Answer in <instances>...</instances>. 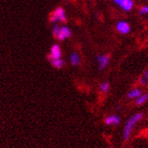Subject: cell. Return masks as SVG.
I'll list each match as a JSON object with an SVG mask.
<instances>
[{"instance_id":"obj_1","label":"cell","mask_w":148,"mask_h":148,"mask_svg":"<svg viewBox=\"0 0 148 148\" xmlns=\"http://www.w3.org/2000/svg\"><path fill=\"white\" fill-rule=\"evenodd\" d=\"M143 118V114L142 113H138V114H136L132 115L129 120L128 122L126 123L125 124V127H124V131H123V138L125 140H127L130 135L131 133V130L133 129V127L136 125V123L138 122H139V121Z\"/></svg>"},{"instance_id":"obj_2","label":"cell","mask_w":148,"mask_h":148,"mask_svg":"<svg viewBox=\"0 0 148 148\" xmlns=\"http://www.w3.org/2000/svg\"><path fill=\"white\" fill-rule=\"evenodd\" d=\"M66 20V12L62 7H58L52 12V13L50 16V21L51 22H57V21H61L65 22Z\"/></svg>"},{"instance_id":"obj_3","label":"cell","mask_w":148,"mask_h":148,"mask_svg":"<svg viewBox=\"0 0 148 148\" xmlns=\"http://www.w3.org/2000/svg\"><path fill=\"white\" fill-rule=\"evenodd\" d=\"M71 34H72V32H71V30L69 27L63 26V27H60L59 33L56 36V37L59 41H63V40H65V39L69 38L71 36Z\"/></svg>"},{"instance_id":"obj_4","label":"cell","mask_w":148,"mask_h":148,"mask_svg":"<svg viewBox=\"0 0 148 148\" xmlns=\"http://www.w3.org/2000/svg\"><path fill=\"white\" fill-rule=\"evenodd\" d=\"M109 56L108 55H106V54H103V55H98L97 56V62H98V68H99V70H103L105 69L107 65L109 64Z\"/></svg>"},{"instance_id":"obj_5","label":"cell","mask_w":148,"mask_h":148,"mask_svg":"<svg viewBox=\"0 0 148 148\" xmlns=\"http://www.w3.org/2000/svg\"><path fill=\"white\" fill-rule=\"evenodd\" d=\"M116 29L121 34L126 35V34L130 33V24L127 21H120L116 24Z\"/></svg>"},{"instance_id":"obj_6","label":"cell","mask_w":148,"mask_h":148,"mask_svg":"<svg viewBox=\"0 0 148 148\" xmlns=\"http://www.w3.org/2000/svg\"><path fill=\"white\" fill-rule=\"evenodd\" d=\"M61 49L60 45H53L51 47V53H50V60H54V59H60L61 58Z\"/></svg>"},{"instance_id":"obj_7","label":"cell","mask_w":148,"mask_h":148,"mask_svg":"<svg viewBox=\"0 0 148 148\" xmlns=\"http://www.w3.org/2000/svg\"><path fill=\"white\" fill-rule=\"evenodd\" d=\"M105 123L106 125H117L120 123V118L116 115H111L107 116L106 118Z\"/></svg>"},{"instance_id":"obj_8","label":"cell","mask_w":148,"mask_h":148,"mask_svg":"<svg viewBox=\"0 0 148 148\" xmlns=\"http://www.w3.org/2000/svg\"><path fill=\"white\" fill-rule=\"evenodd\" d=\"M120 6L123 10L128 12V11H130L133 8L134 2L132 1V0H123V1L120 4Z\"/></svg>"},{"instance_id":"obj_9","label":"cell","mask_w":148,"mask_h":148,"mask_svg":"<svg viewBox=\"0 0 148 148\" xmlns=\"http://www.w3.org/2000/svg\"><path fill=\"white\" fill-rule=\"evenodd\" d=\"M142 90L138 89V88H135V89H132L131 90H130L127 94V97L129 99H137L138 98L141 94H142Z\"/></svg>"},{"instance_id":"obj_10","label":"cell","mask_w":148,"mask_h":148,"mask_svg":"<svg viewBox=\"0 0 148 148\" xmlns=\"http://www.w3.org/2000/svg\"><path fill=\"white\" fill-rule=\"evenodd\" d=\"M51 65L56 69H61L63 68V66L65 65V61L63 60L60 59H54V60H51Z\"/></svg>"},{"instance_id":"obj_11","label":"cell","mask_w":148,"mask_h":148,"mask_svg":"<svg viewBox=\"0 0 148 148\" xmlns=\"http://www.w3.org/2000/svg\"><path fill=\"white\" fill-rule=\"evenodd\" d=\"M69 60H70V62H71V64L73 66H77L80 63V57H79V55L77 54L76 52L71 53L70 57H69Z\"/></svg>"},{"instance_id":"obj_12","label":"cell","mask_w":148,"mask_h":148,"mask_svg":"<svg viewBox=\"0 0 148 148\" xmlns=\"http://www.w3.org/2000/svg\"><path fill=\"white\" fill-rule=\"evenodd\" d=\"M147 99H148V95L147 94H141V95L138 97V98H137L136 99V104L138 105V106H141V105H143L144 103H145L146 101H147Z\"/></svg>"},{"instance_id":"obj_13","label":"cell","mask_w":148,"mask_h":148,"mask_svg":"<svg viewBox=\"0 0 148 148\" xmlns=\"http://www.w3.org/2000/svg\"><path fill=\"white\" fill-rule=\"evenodd\" d=\"M99 89H100V90H101L102 92L106 93V92L108 91L109 89H110V84H109L108 82L102 83V84H100V86H99Z\"/></svg>"},{"instance_id":"obj_14","label":"cell","mask_w":148,"mask_h":148,"mask_svg":"<svg viewBox=\"0 0 148 148\" xmlns=\"http://www.w3.org/2000/svg\"><path fill=\"white\" fill-rule=\"evenodd\" d=\"M60 27L59 26V25H54L52 27V35L54 36L55 37H56V36L58 35V33H59V30H60Z\"/></svg>"},{"instance_id":"obj_15","label":"cell","mask_w":148,"mask_h":148,"mask_svg":"<svg viewBox=\"0 0 148 148\" xmlns=\"http://www.w3.org/2000/svg\"><path fill=\"white\" fill-rule=\"evenodd\" d=\"M139 13L142 15L148 14V5H145V6L141 7L140 10H139Z\"/></svg>"},{"instance_id":"obj_16","label":"cell","mask_w":148,"mask_h":148,"mask_svg":"<svg viewBox=\"0 0 148 148\" xmlns=\"http://www.w3.org/2000/svg\"><path fill=\"white\" fill-rule=\"evenodd\" d=\"M147 83H148V80H146V79L144 78L143 76H141V77L139 78V84H140L141 85H146Z\"/></svg>"},{"instance_id":"obj_17","label":"cell","mask_w":148,"mask_h":148,"mask_svg":"<svg viewBox=\"0 0 148 148\" xmlns=\"http://www.w3.org/2000/svg\"><path fill=\"white\" fill-rule=\"evenodd\" d=\"M144 78H145L146 80H148V69H145V72L143 73V75H142Z\"/></svg>"},{"instance_id":"obj_18","label":"cell","mask_w":148,"mask_h":148,"mask_svg":"<svg viewBox=\"0 0 148 148\" xmlns=\"http://www.w3.org/2000/svg\"><path fill=\"white\" fill-rule=\"evenodd\" d=\"M123 1V0H114V2L115 3V4H117V5H120V4L122 3Z\"/></svg>"}]
</instances>
